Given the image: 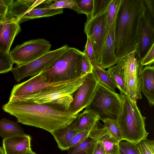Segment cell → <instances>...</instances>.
I'll use <instances>...</instances> for the list:
<instances>
[{
  "mask_svg": "<svg viewBox=\"0 0 154 154\" xmlns=\"http://www.w3.org/2000/svg\"><path fill=\"white\" fill-rule=\"evenodd\" d=\"M31 137L26 134L15 136L3 140L4 154H26L32 151Z\"/></svg>",
  "mask_w": 154,
  "mask_h": 154,
  "instance_id": "obj_15",
  "label": "cell"
},
{
  "mask_svg": "<svg viewBox=\"0 0 154 154\" xmlns=\"http://www.w3.org/2000/svg\"><path fill=\"white\" fill-rule=\"evenodd\" d=\"M119 154H125L122 150L119 149Z\"/></svg>",
  "mask_w": 154,
  "mask_h": 154,
  "instance_id": "obj_47",
  "label": "cell"
},
{
  "mask_svg": "<svg viewBox=\"0 0 154 154\" xmlns=\"http://www.w3.org/2000/svg\"><path fill=\"white\" fill-rule=\"evenodd\" d=\"M42 72L25 82L14 85L10 98L32 94L51 87L67 83L73 80L56 82H47L43 79Z\"/></svg>",
  "mask_w": 154,
  "mask_h": 154,
  "instance_id": "obj_12",
  "label": "cell"
},
{
  "mask_svg": "<svg viewBox=\"0 0 154 154\" xmlns=\"http://www.w3.org/2000/svg\"><path fill=\"white\" fill-rule=\"evenodd\" d=\"M98 82L93 72L86 76L82 84L74 92L69 111L76 116L90 103Z\"/></svg>",
  "mask_w": 154,
  "mask_h": 154,
  "instance_id": "obj_11",
  "label": "cell"
},
{
  "mask_svg": "<svg viewBox=\"0 0 154 154\" xmlns=\"http://www.w3.org/2000/svg\"><path fill=\"white\" fill-rule=\"evenodd\" d=\"M5 20L2 21L0 23V32L1 31L2 29Z\"/></svg>",
  "mask_w": 154,
  "mask_h": 154,
  "instance_id": "obj_44",
  "label": "cell"
},
{
  "mask_svg": "<svg viewBox=\"0 0 154 154\" xmlns=\"http://www.w3.org/2000/svg\"><path fill=\"white\" fill-rule=\"evenodd\" d=\"M63 8L54 9L43 6L32 9L26 12L18 20L20 24L28 20L36 18L49 17L62 14Z\"/></svg>",
  "mask_w": 154,
  "mask_h": 154,
  "instance_id": "obj_22",
  "label": "cell"
},
{
  "mask_svg": "<svg viewBox=\"0 0 154 154\" xmlns=\"http://www.w3.org/2000/svg\"><path fill=\"white\" fill-rule=\"evenodd\" d=\"M121 0H112L108 8L105 29L104 42L106 39L110 27L115 22Z\"/></svg>",
  "mask_w": 154,
  "mask_h": 154,
  "instance_id": "obj_26",
  "label": "cell"
},
{
  "mask_svg": "<svg viewBox=\"0 0 154 154\" xmlns=\"http://www.w3.org/2000/svg\"><path fill=\"white\" fill-rule=\"evenodd\" d=\"M89 136L101 144L109 154H119V142L109 133L99 121L90 131Z\"/></svg>",
  "mask_w": 154,
  "mask_h": 154,
  "instance_id": "obj_14",
  "label": "cell"
},
{
  "mask_svg": "<svg viewBox=\"0 0 154 154\" xmlns=\"http://www.w3.org/2000/svg\"><path fill=\"white\" fill-rule=\"evenodd\" d=\"M123 58L120 59L116 65L108 68L107 70L110 78L119 89L120 95H125V86L123 69Z\"/></svg>",
  "mask_w": 154,
  "mask_h": 154,
  "instance_id": "obj_23",
  "label": "cell"
},
{
  "mask_svg": "<svg viewBox=\"0 0 154 154\" xmlns=\"http://www.w3.org/2000/svg\"><path fill=\"white\" fill-rule=\"evenodd\" d=\"M93 68V66L91 62L83 53L81 63V76L86 75L92 72Z\"/></svg>",
  "mask_w": 154,
  "mask_h": 154,
  "instance_id": "obj_38",
  "label": "cell"
},
{
  "mask_svg": "<svg viewBox=\"0 0 154 154\" xmlns=\"http://www.w3.org/2000/svg\"><path fill=\"white\" fill-rule=\"evenodd\" d=\"M26 154H36L35 152H33L32 151L31 152Z\"/></svg>",
  "mask_w": 154,
  "mask_h": 154,
  "instance_id": "obj_46",
  "label": "cell"
},
{
  "mask_svg": "<svg viewBox=\"0 0 154 154\" xmlns=\"http://www.w3.org/2000/svg\"><path fill=\"white\" fill-rule=\"evenodd\" d=\"M115 22L109 29L101 50L100 65L104 69L113 66L119 61L114 52Z\"/></svg>",
  "mask_w": 154,
  "mask_h": 154,
  "instance_id": "obj_17",
  "label": "cell"
},
{
  "mask_svg": "<svg viewBox=\"0 0 154 154\" xmlns=\"http://www.w3.org/2000/svg\"><path fill=\"white\" fill-rule=\"evenodd\" d=\"M107 11V9L94 18L87 20L85 25L84 32L89 38L92 45L97 65H100V62Z\"/></svg>",
  "mask_w": 154,
  "mask_h": 154,
  "instance_id": "obj_10",
  "label": "cell"
},
{
  "mask_svg": "<svg viewBox=\"0 0 154 154\" xmlns=\"http://www.w3.org/2000/svg\"><path fill=\"white\" fill-rule=\"evenodd\" d=\"M13 63L9 53L0 52V74L11 71Z\"/></svg>",
  "mask_w": 154,
  "mask_h": 154,
  "instance_id": "obj_32",
  "label": "cell"
},
{
  "mask_svg": "<svg viewBox=\"0 0 154 154\" xmlns=\"http://www.w3.org/2000/svg\"><path fill=\"white\" fill-rule=\"evenodd\" d=\"M104 126L109 133L119 142L123 140L121 129L118 121L114 120L106 119L102 120Z\"/></svg>",
  "mask_w": 154,
  "mask_h": 154,
  "instance_id": "obj_28",
  "label": "cell"
},
{
  "mask_svg": "<svg viewBox=\"0 0 154 154\" xmlns=\"http://www.w3.org/2000/svg\"><path fill=\"white\" fill-rule=\"evenodd\" d=\"M83 52L86 56L93 66L97 65L92 45L89 38L88 37H87V40L85 46V49Z\"/></svg>",
  "mask_w": 154,
  "mask_h": 154,
  "instance_id": "obj_37",
  "label": "cell"
},
{
  "mask_svg": "<svg viewBox=\"0 0 154 154\" xmlns=\"http://www.w3.org/2000/svg\"><path fill=\"white\" fill-rule=\"evenodd\" d=\"M77 8L75 11L78 14H85L87 20H90L93 8V0H76Z\"/></svg>",
  "mask_w": 154,
  "mask_h": 154,
  "instance_id": "obj_29",
  "label": "cell"
},
{
  "mask_svg": "<svg viewBox=\"0 0 154 154\" xmlns=\"http://www.w3.org/2000/svg\"><path fill=\"white\" fill-rule=\"evenodd\" d=\"M20 24L16 19H6L0 32V52H9L15 37L21 30Z\"/></svg>",
  "mask_w": 154,
  "mask_h": 154,
  "instance_id": "obj_16",
  "label": "cell"
},
{
  "mask_svg": "<svg viewBox=\"0 0 154 154\" xmlns=\"http://www.w3.org/2000/svg\"><path fill=\"white\" fill-rule=\"evenodd\" d=\"M145 117L141 114L136 103L123 95L122 109L118 122L123 140L137 145L147 138L149 133L145 128Z\"/></svg>",
  "mask_w": 154,
  "mask_h": 154,
  "instance_id": "obj_3",
  "label": "cell"
},
{
  "mask_svg": "<svg viewBox=\"0 0 154 154\" xmlns=\"http://www.w3.org/2000/svg\"><path fill=\"white\" fill-rule=\"evenodd\" d=\"M51 45L48 41L38 38L17 45L10 51L13 63L23 65L33 61L50 51Z\"/></svg>",
  "mask_w": 154,
  "mask_h": 154,
  "instance_id": "obj_9",
  "label": "cell"
},
{
  "mask_svg": "<svg viewBox=\"0 0 154 154\" xmlns=\"http://www.w3.org/2000/svg\"><path fill=\"white\" fill-rule=\"evenodd\" d=\"M90 131H84L75 134L69 144V149L78 145L84 141L89 137Z\"/></svg>",
  "mask_w": 154,
  "mask_h": 154,
  "instance_id": "obj_36",
  "label": "cell"
},
{
  "mask_svg": "<svg viewBox=\"0 0 154 154\" xmlns=\"http://www.w3.org/2000/svg\"><path fill=\"white\" fill-rule=\"evenodd\" d=\"M122 98L123 95L98 83L93 98L86 108L97 114L100 120L109 119L118 121Z\"/></svg>",
  "mask_w": 154,
  "mask_h": 154,
  "instance_id": "obj_6",
  "label": "cell"
},
{
  "mask_svg": "<svg viewBox=\"0 0 154 154\" xmlns=\"http://www.w3.org/2000/svg\"><path fill=\"white\" fill-rule=\"evenodd\" d=\"M87 75L81 76L67 83L51 87L32 94L10 98L9 101L53 104L69 110L74 92L82 84Z\"/></svg>",
  "mask_w": 154,
  "mask_h": 154,
  "instance_id": "obj_4",
  "label": "cell"
},
{
  "mask_svg": "<svg viewBox=\"0 0 154 154\" xmlns=\"http://www.w3.org/2000/svg\"><path fill=\"white\" fill-rule=\"evenodd\" d=\"M143 68L136 57V51L123 58V69L126 89L125 95L133 102L141 99V73Z\"/></svg>",
  "mask_w": 154,
  "mask_h": 154,
  "instance_id": "obj_7",
  "label": "cell"
},
{
  "mask_svg": "<svg viewBox=\"0 0 154 154\" xmlns=\"http://www.w3.org/2000/svg\"><path fill=\"white\" fill-rule=\"evenodd\" d=\"M8 8L3 3L2 0H0V15L6 17Z\"/></svg>",
  "mask_w": 154,
  "mask_h": 154,
  "instance_id": "obj_41",
  "label": "cell"
},
{
  "mask_svg": "<svg viewBox=\"0 0 154 154\" xmlns=\"http://www.w3.org/2000/svg\"><path fill=\"white\" fill-rule=\"evenodd\" d=\"M93 73L98 83L115 91L117 87L110 78L108 72L100 65L93 66Z\"/></svg>",
  "mask_w": 154,
  "mask_h": 154,
  "instance_id": "obj_25",
  "label": "cell"
},
{
  "mask_svg": "<svg viewBox=\"0 0 154 154\" xmlns=\"http://www.w3.org/2000/svg\"><path fill=\"white\" fill-rule=\"evenodd\" d=\"M83 53L79 50L69 49L45 70L42 72L45 81L56 82L71 80L81 76Z\"/></svg>",
  "mask_w": 154,
  "mask_h": 154,
  "instance_id": "obj_5",
  "label": "cell"
},
{
  "mask_svg": "<svg viewBox=\"0 0 154 154\" xmlns=\"http://www.w3.org/2000/svg\"><path fill=\"white\" fill-rule=\"evenodd\" d=\"M145 11L143 0H122L115 22V54L119 61L136 51L140 20Z\"/></svg>",
  "mask_w": 154,
  "mask_h": 154,
  "instance_id": "obj_2",
  "label": "cell"
},
{
  "mask_svg": "<svg viewBox=\"0 0 154 154\" xmlns=\"http://www.w3.org/2000/svg\"><path fill=\"white\" fill-rule=\"evenodd\" d=\"M119 148L125 154H140L137 144L127 141L120 142Z\"/></svg>",
  "mask_w": 154,
  "mask_h": 154,
  "instance_id": "obj_34",
  "label": "cell"
},
{
  "mask_svg": "<svg viewBox=\"0 0 154 154\" xmlns=\"http://www.w3.org/2000/svg\"><path fill=\"white\" fill-rule=\"evenodd\" d=\"M48 0H18L14 2L8 9L6 19H19L26 12L38 5L47 4Z\"/></svg>",
  "mask_w": 154,
  "mask_h": 154,
  "instance_id": "obj_18",
  "label": "cell"
},
{
  "mask_svg": "<svg viewBox=\"0 0 154 154\" xmlns=\"http://www.w3.org/2000/svg\"><path fill=\"white\" fill-rule=\"evenodd\" d=\"M69 48L66 44L57 49L50 51L31 62L23 65H17L13 68L11 70L15 80L17 82H19L25 78L34 76L43 72Z\"/></svg>",
  "mask_w": 154,
  "mask_h": 154,
  "instance_id": "obj_8",
  "label": "cell"
},
{
  "mask_svg": "<svg viewBox=\"0 0 154 154\" xmlns=\"http://www.w3.org/2000/svg\"><path fill=\"white\" fill-rule=\"evenodd\" d=\"M25 134L23 130L17 122L11 121L6 118L0 120V136L3 140Z\"/></svg>",
  "mask_w": 154,
  "mask_h": 154,
  "instance_id": "obj_24",
  "label": "cell"
},
{
  "mask_svg": "<svg viewBox=\"0 0 154 154\" xmlns=\"http://www.w3.org/2000/svg\"><path fill=\"white\" fill-rule=\"evenodd\" d=\"M100 120L99 116L91 110L85 108L82 112L76 115L71 123L73 129L77 133L90 131Z\"/></svg>",
  "mask_w": 154,
  "mask_h": 154,
  "instance_id": "obj_19",
  "label": "cell"
},
{
  "mask_svg": "<svg viewBox=\"0 0 154 154\" xmlns=\"http://www.w3.org/2000/svg\"><path fill=\"white\" fill-rule=\"evenodd\" d=\"M92 154H109L103 146L97 142Z\"/></svg>",
  "mask_w": 154,
  "mask_h": 154,
  "instance_id": "obj_40",
  "label": "cell"
},
{
  "mask_svg": "<svg viewBox=\"0 0 154 154\" xmlns=\"http://www.w3.org/2000/svg\"><path fill=\"white\" fill-rule=\"evenodd\" d=\"M143 1L145 8L144 14L154 26V0H143Z\"/></svg>",
  "mask_w": 154,
  "mask_h": 154,
  "instance_id": "obj_35",
  "label": "cell"
},
{
  "mask_svg": "<svg viewBox=\"0 0 154 154\" xmlns=\"http://www.w3.org/2000/svg\"><path fill=\"white\" fill-rule=\"evenodd\" d=\"M4 4L9 8L11 7L14 3V0H2Z\"/></svg>",
  "mask_w": 154,
  "mask_h": 154,
  "instance_id": "obj_42",
  "label": "cell"
},
{
  "mask_svg": "<svg viewBox=\"0 0 154 154\" xmlns=\"http://www.w3.org/2000/svg\"><path fill=\"white\" fill-rule=\"evenodd\" d=\"M53 2L49 4H44V6L50 8H69L75 11L77 8L76 0H54Z\"/></svg>",
  "mask_w": 154,
  "mask_h": 154,
  "instance_id": "obj_30",
  "label": "cell"
},
{
  "mask_svg": "<svg viewBox=\"0 0 154 154\" xmlns=\"http://www.w3.org/2000/svg\"><path fill=\"white\" fill-rule=\"evenodd\" d=\"M96 143L89 136L80 144L69 149L67 154H92Z\"/></svg>",
  "mask_w": 154,
  "mask_h": 154,
  "instance_id": "obj_27",
  "label": "cell"
},
{
  "mask_svg": "<svg viewBox=\"0 0 154 154\" xmlns=\"http://www.w3.org/2000/svg\"><path fill=\"white\" fill-rule=\"evenodd\" d=\"M154 61V45H153L144 57L140 61L141 65L144 66L151 65Z\"/></svg>",
  "mask_w": 154,
  "mask_h": 154,
  "instance_id": "obj_39",
  "label": "cell"
},
{
  "mask_svg": "<svg viewBox=\"0 0 154 154\" xmlns=\"http://www.w3.org/2000/svg\"><path fill=\"white\" fill-rule=\"evenodd\" d=\"M2 108L15 117L17 122L41 128L51 134L66 127L76 117L69 110L53 104L9 100Z\"/></svg>",
  "mask_w": 154,
  "mask_h": 154,
  "instance_id": "obj_1",
  "label": "cell"
},
{
  "mask_svg": "<svg viewBox=\"0 0 154 154\" xmlns=\"http://www.w3.org/2000/svg\"><path fill=\"white\" fill-rule=\"evenodd\" d=\"M112 1V0H93V11L89 20L94 18L106 10Z\"/></svg>",
  "mask_w": 154,
  "mask_h": 154,
  "instance_id": "obj_31",
  "label": "cell"
},
{
  "mask_svg": "<svg viewBox=\"0 0 154 154\" xmlns=\"http://www.w3.org/2000/svg\"><path fill=\"white\" fill-rule=\"evenodd\" d=\"M0 154H4L3 148L0 146Z\"/></svg>",
  "mask_w": 154,
  "mask_h": 154,
  "instance_id": "obj_45",
  "label": "cell"
},
{
  "mask_svg": "<svg viewBox=\"0 0 154 154\" xmlns=\"http://www.w3.org/2000/svg\"><path fill=\"white\" fill-rule=\"evenodd\" d=\"M140 154H154V141L146 139L137 144Z\"/></svg>",
  "mask_w": 154,
  "mask_h": 154,
  "instance_id": "obj_33",
  "label": "cell"
},
{
  "mask_svg": "<svg viewBox=\"0 0 154 154\" xmlns=\"http://www.w3.org/2000/svg\"><path fill=\"white\" fill-rule=\"evenodd\" d=\"M154 45V26L144 14L140 18L138 29L136 57L140 61Z\"/></svg>",
  "mask_w": 154,
  "mask_h": 154,
  "instance_id": "obj_13",
  "label": "cell"
},
{
  "mask_svg": "<svg viewBox=\"0 0 154 154\" xmlns=\"http://www.w3.org/2000/svg\"><path fill=\"white\" fill-rule=\"evenodd\" d=\"M141 92L147 99L151 107L154 105V67L153 64L143 68L141 73Z\"/></svg>",
  "mask_w": 154,
  "mask_h": 154,
  "instance_id": "obj_20",
  "label": "cell"
},
{
  "mask_svg": "<svg viewBox=\"0 0 154 154\" xmlns=\"http://www.w3.org/2000/svg\"><path fill=\"white\" fill-rule=\"evenodd\" d=\"M77 132L73 128L71 123L66 127L53 132V135L57 144L58 148L61 150H68L72 138Z\"/></svg>",
  "mask_w": 154,
  "mask_h": 154,
  "instance_id": "obj_21",
  "label": "cell"
},
{
  "mask_svg": "<svg viewBox=\"0 0 154 154\" xmlns=\"http://www.w3.org/2000/svg\"><path fill=\"white\" fill-rule=\"evenodd\" d=\"M6 19V17L0 15V23L2 21L5 20Z\"/></svg>",
  "mask_w": 154,
  "mask_h": 154,
  "instance_id": "obj_43",
  "label": "cell"
}]
</instances>
